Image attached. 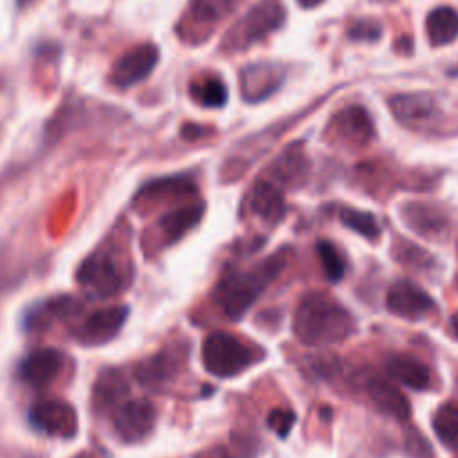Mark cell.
Wrapping results in <instances>:
<instances>
[{
    "label": "cell",
    "mask_w": 458,
    "mask_h": 458,
    "mask_svg": "<svg viewBox=\"0 0 458 458\" xmlns=\"http://www.w3.org/2000/svg\"><path fill=\"white\" fill-rule=\"evenodd\" d=\"M356 329L352 315L322 292L306 293L293 315V335L304 345H329L349 338Z\"/></svg>",
    "instance_id": "6da1fadb"
},
{
    "label": "cell",
    "mask_w": 458,
    "mask_h": 458,
    "mask_svg": "<svg viewBox=\"0 0 458 458\" xmlns=\"http://www.w3.org/2000/svg\"><path fill=\"white\" fill-rule=\"evenodd\" d=\"M286 267V250H277L247 270H231L220 277L213 297L220 310L233 320H240L268 284Z\"/></svg>",
    "instance_id": "7a4b0ae2"
},
{
    "label": "cell",
    "mask_w": 458,
    "mask_h": 458,
    "mask_svg": "<svg viewBox=\"0 0 458 458\" xmlns=\"http://www.w3.org/2000/svg\"><path fill=\"white\" fill-rule=\"evenodd\" d=\"M284 18L286 11L281 0H259L227 32L224 48L227 52H243L279 29Z\"/></svg>",
    "instance_id": "3957f363"
},
{
    "label": "cell",
    "mask_w": 458,
    "mask_h": 458,
    "mask_svg": "<svg viewBox=\"0 0 458 458\" xmlns=\"http://www.w3.org/2000/svg\"><path fill=\"white\" fill-rule=\"evenodd\" d=\"M254 361V351L231 333L213 331L202 342V365L215 377H234Z\"/></svg>",
    "instance_id": "277c9868"
},
{
    "label": "cell",
    "mask_w": 458,
    "mask_h": 458,
    "mask_svg": "<svg viewBox=\"0 0 458 458\" xmlns=\"http://www.w3.org/2000/svg\"><path fill=\"white\" fill-rule=\"evenodd\" d=\"M77 279L91 297L98 299L118 295L127 284L122 267L106 252L86 258L77 272Z\"/></svg>",
    "instance_id": "5b68a950"
},
{
    "label": "cell",
    "mask_w": 458,
    "mask_h": 458,
    "mask_svg": "<svg viewBox=\"0 0 458 458\" xmlns=\"http://www.w3.org/2000/svg\"><path fill=\"white\" fill-rule=\"evenodd\" d=\"M113 424L123 442H140L156 424V408L148 399H127L113 411Z\"/></svg>",
    "instance_id": "8992f818"
},
{
    "label": "cell",
    "mask_w": 458,
    "mask_h": 458,
    "mask_svg": "<svg viewBox=\"0 0 458 458\" xmlns=\"http://www.w3.org/2000/svg\"><path fill=\"white\" fill-rule=\"evenodd\" d=\"M29 417L36 429L57 438H72L79 428L75 408L59 399H47L34 404Z\"/></svg>",
    "instance_id": "52a82bcc"
},
{
    "label": "cell",
    "mask_w": 458,
    "mask_h": 458,
    "mask_svg": "<svg viewBox=\"0 0 458 458\" xmlns=\"http://www.w3.org/2000/svg\"><path fill=\"white\" fill-rule=\"evenodd\" d=\"M386 308L390 313L401 318L420 320L435 310V301L413 281L399 279L388 288Z\"/></svg>",
    "instance_id": "ba28073f"
},
{
    "label": "cell",
    "mask_w": 458,
    "mask_h": 458,
    "mask_svg": "<svg viewBox=\"0 0 458 458\" xmlns=\"http://www.w3.org/2000/svg\"><path fill=\"white\" fill-rule=\"evenodd\" d=\"M157 59L159 50L152 43L140 45L116 61L111 73V82L118 88H131L150 75Z\"/></svg>",
    "instance_id": "9c48e42d"
},
{
    "label": "cell",
    "mask_w": 458,
    "mask_h": 458,
    "mask_svg": "<svg viewBox=\"0 0 458 458\" xmlns=\"http://www.w3.org/2000/svg\"><path fill=\"white\" fill-rule=\"evenodd\" d=\"M129 315L127 306H109L91 313L77 329L75 338L84 345H102L114 338Z\"/></svg>",
    "instance_id": "30bf717a"
},
{
    "label": "cell",
    "mask_w": 458,
    "mask_h": 458,
    "mask_svg": "<svg viewBox=\"0 0 458 458\" xmlns=\"http://www.w3.org/2000/svg\"><path fill=\"white\" fill-rule=\"evenodd\" d=\"M329 129L338 141H344L351 147H363L374 138V123L370 114L361 106H347L338 111Z\"/></svg>",
    "instance_id": "8fae6325"
},
{
    "label": "cell",
    "mask_w": 458,
    "mask_h": 458,
    "mask_svg": "<svg viewBox=\"0 0 458 458\" xmlns=\"http://www.w3.org/2000/svg\"><path fill=\"white\" fill-rule=\"evenodd\" d=\"M284 70L276 63H252L242 70V95L249 102H259L279 89Z\"/></svg>",
    "instance_id": "7c38bea8"
},
{
    "label": "cell",
    "mask_w": 458,
    "mask_h": 458,
    "mask_svg": "<svg viewBox=\"0 0 458 458\" xmlns=\"http://www.w3.org/2000/svg\"><path fill=\"white\" fill-rule=\"evenodd\" d=\"M64 367V354L52 347L32 351L20 365L21 379L34 386L43 388L57 379Z\"/></svg>",
    "instance_id": "4fadbf2b"
},
{
    "label": "cell",
    "mask_w": 458,
    "mask_h": 458,
    "mask_svg": "<svg viewBox=\"0 0 458 458\" xmlns=\"http://www.w3.org/2000/svg\"><path fill=\"white\" fill-rule=\"evenodd\" d=\"M390 111L401 123L417 127L437 118L438 104L429 93H401L390 98Z\"/></svg>",
    "instance_id": "5bb4252c"
},
{
    "label": "cell",
    "mask_w": 458,
    "mask_h": 458,
    "mask_svg": "<svg viewBox=\"0 0 458 458\" xmlns=\"http://www.w3.org/2000/svg\"><path fill=\"white\" fill-rule=\"evenodd\" d=\"M249 208L252 215H256L267 224L281 222L286 213L284 193L281 186H277L270 179H259L250 190Z\"/></svg>",
    "instance_id": "9a60e30c"
},
{
    "label": "cell",
    "mask_w": 458,
    "mask_h": 458,
    "mask_svg": "<svg viewBox=\"0 0 458 458\" xmlns=\"http://www.w3.org/2000/svg\"><path fill=\"white\" fill-rule=\"evenodd\" d=\"M365 392H367L369 399L372 401V404L381 413H385L399 422H404L410 419V404L395 385H392L381 377H372L365 383Z\"/></svg>",
    "instance_id": "2e32d148"
},
{
    "label": "cell",
    "mask_w": 458,
    "mask_h": 458,
    "mask_svg": "<svg viewBox=\"0 0 458 458\" xmlns=\"http://www.w3.org/2000/svg\"><path fill=\"white\" fill-rule=\"evenodd\" d=\"M182 363V354L179 349L170 347L163 349L161 352L150 356L148 360L141 361L136 367V377L143 385H163L170 379H174L181 369Z\"/></svg>",
    "instance_id": "e0dca14e"
},
{
    "label": "cell",
    "mask_w": 458,
    "mask_h": 458,
    "mask_svg": "<svg viewBox=\"0 0 458 458\" xmlns=\"http://www.w3.org/2000/svg\"><path fill=\"white\" fill-rule=\"evenodd\" d=\"M386 374L397 383L411 390H428L431 386L429 367L415 356L410 354H392L385 363Z\"/></svg>",
    "instance_id": "ac0fdd59"
},
{
    "label": "cell",
    "mask_w": 458,
    "mask_h": 458,
    "mask_svg": "<svg viewBox=\"0 0 458 458\" xmlns=\"http://www.w3.org/2000/svg\"><path fill=\"white\" fill-rule=\"evenodd\" d=\"M129 388L118 370H106L98 376L93 386V404L98 411H114L125 399Z\"/></svg>",
    "instance_id": "d6986e66"
},
{
    "label": "cell",
    "mask_w": 458,
    "mask_h": 458,
    "mask_svg": "<svg viewBox=\"0 0 458 458\" xmlns=\"http://www.w3.org/2000/svg\"><path fill=\"white\" fill-rule=\"evenodd\" d=\"M401 216L410 229L426 236L440 234L447 227V218L437 208L422 202L404 204L401 208Z\"/></svg>",
    "instance_id": "ffe728a7"
},
{
    "label": "cell",
    "mask_w": 458,
    "mask_h": 458,
    "mask_svg": "<svg viewBox=\"0 0 458 458\" xmlns=\"http://www.w3.org/2000/svg\"><path fill=\"white\" fill-rule=\"evenodd\" d=\"M308 170V161L304 152L297 145H290L272 165V179L277 186H299Z\"/></svg>",
    "instance_id": "44dd1931"
},
{
    "label": "cell",
    "mask_w": 458,
    "mask_h": 458,
    "mask_svg": "<svg viewBox=\"0 0 458 458\" xmlns=\"http://www.w3.org/2000/svg\"><path fill=\"white\" fill-rule=\"evenodd\" d=\"M426 30L433 47H442L458 38V13L449 5L433 9L426 18Z\"/></svg>",
    "instance_id": "7402d4cb"
},
{
    "label": "cell",
    "mask_w": 458,
    "mask_h": 458,
    "mask_svg": "<svg viewBox=\"0 0 458 458\" xmlns=\"http://www.w3.org/2000/svg\"><path fill=\"white\" fill-rule=\"evenodd\" d=\"M202 215H204L202 202L190 204V206H184V208L166 213L159 220V227H161L163 234L168 238V242H175L182 234H186L190 229H193L199 224V220L202 218Z\"/></svg>",
    "instance_id": "603a6c76"
},
{
    "label": "cell",
    "mask_w": 458,
    "mask_h": 458,
    "mask_svg": "<svg viewBox=\"0 0 458 458\" xmlns=\"http://www.w3.org/2000/svg\"><path fill=\"white\" fill-rule=\"evenodd\" d=\"M433 431L438 440L453 451H458V406L453 403L442 404L431 419Z\"/></svg>",
    "instance_id": "cb8c5ba5"
},
{
    "label": "cell",
    "mask_w": 458,
    "mask_h": 458,
    "mask_svg": "<svg viewBox=\"0 0 458 458\" xmlns=\"http://www.w3.org/2000/svg\"><path fill=\"white\" fill-rule=\"evenodd\" d=\"M258 445L250 437L234 435L231 442L200 451L195 458H256Z\"/></svg>",
    "instance_id": "d4e9b609"
},
{
    "label": "cell",
    "mask_w": 458,
    "mask_h": 458,
    "mask_svg": "<svg viewBox=\"0 0 458 458\" xmlns=\"http://www.w3.org/2000/svg\"><path fill=\"white\" fill-rule=\"evenodd\" d=\"M236 0H191L190 16L197 25H215L225 18Z\"/></svg>",
    "instance_id": "484cf974"
},
{
    "label": "cell",
    "mask_w": 458,
    "mask_h": 458,
    "mask_svg": "<svg viewBox=\"0 0 458 458\" xmlns=\"http://www.w3.org/2000/svg\"><path fill=\"white\" fill-rule=\"evenodd\" d=\"M190 91L191 97L206 107H222L227 102V86L216 77L193 82Z\"/></svg>",
    "instance_id": "4316f807"
},
{
    "label": "cell",
    "mask_w": 458,
    "mask_h": 458,
    "mask_svg": "<svg viewBox=\"0 0 458 458\" xmlns=\"http://www.w3.org/2000/svg\"><path fill=\"white\" fill-rule=\"evenodd\" d=\"M340 220L345 227L352 229L354 233H358L369 240H376L381 233V227H379L376 216L369 211H358L354 208H342Z\"/></svg>",
    "instance_id": "83f0119b"
},
{
    "label": "cell",
    "mask_w": 458,
    "mask_h": 458,
    "mask_svg": "<svg viewBox=\"0 0 458 458\" xmlns=\"http://www.w3.org/2000/svg\"><path fill=\"white\" fill-rule=\"evenodd\" d=\"M315 249H317V254H318V259L322 263L327 281L338 283L345 274V259L340 254V250L327 240H318Z\"/></svg>",
    "instance_id": "f1b7e54d"
},
{
    "label": "cell",
    "mask_w": 458,
    "mask_h": 458,
    "mask_svg": "<svg viewBox=\"0 0 458 458\" xmlns=\"http://www.w3.org/2000/svg\"><path fill=\"white\" fill-rule=\"evenodd\" d=\"M79 311V304L70 299V297H61V299H54L50 302H47L45 306H41L34 315H32V322L36 326H48L52 324L55 318H66L73 313Z\"/></svg>",
    "instance_id": "f546056e"
},
{
    "label": "cell",
    "mask_w": 458,
    "mask_h": 458,
    "mask_svg": "<svg viewBox=\"0 0 458 458\" xmlns=\"http://www.w3.org/2000/svg\"><path fill=\"white\" fill-rule=\"evenodd\" d=\"M381 23L374 18H361L352 21L347 34L352 41H376L381 38Z\"/></svg>",
    "instance_id": "4dcf8cb0"
},
{
    "label": "cell",
    "mask_w": 458,
    "mask_h": 458,
    "mask_svg": "<svg viewBox=\"0 0 458 458\" xmlns=\"http://www.w3.org/2000/svg\"><path fill=\"white\" fill-rule=\"evenodd\" d=\"M295 411L288 408H274L267 415V426L281 438H286L292 426L295 424Z\"/></svg>",
    "instance_id": "1f68e13d"
},
{
    "label": "cell",
    "mask_w": 458,
    "mask_h": 458,
    "mask_svg": "<svg viewBox=\"0 0 458 458\" xmlns=\"http://www.w3.org/2000/svg\"><path fill=\"white\" fill-rule=\"evenodd\" d=\"M404 444H406L408 454H411L413 458H433V449H431L429 442L420 433H417L415 429H411L406 435Z\"/></svg>",
    "instance_id": "d6a6232c"
},
{
    "label": "cell",
    "mask_w": 458,
    "mask_h": 458,
    "mask_svg": "<svg viewBox=\"0 0 458 458\" xmlns=\"http://www.w3.org/2000/svg\"><path fill=\"white\" fill-rule=\"evenodd\" d=\"M394 48L401 54H411V38L410 36H401L395 43H394Z\"/></svg>",
    "instance_id": "836d02e7"
},
{
    "label": "cell",
    "mask_w": 458,
    "mask_h": 458,
    "mask_svg": "<svg viewBox=\"0 0 458 458\" xmlns=\"http://www.w3.org/2000/svg\"><path fill=\"white\" fill-rule=\"evenodd\" d=\"M206 129L200 127V125H184L182 127V136L188 138V140H193V138H199L200 134H204Z\"/></svg>",
    "instance_id": "e575fe53"
},
{
    "label": "cell",
    "mask_w": 458,
    "mask_h": 458,
    "mask_svg": "<svg viewBox=\"0 0 458 458\" xmlns=\"http://www.w3.org/2000/svg\"><path fill=\"white\" fill-rule=\"evenodd\" d=\"M322 0H299V4L304 7V9H311L315 5H318Z\"/></svg>",
    "instance_id": "d590c367"
},
{
    "label": "cell",
    "mask_w": 458,
    "mask_h": 458,
    "mask_svg": "<svg viewBox=\"0 0 458 458\" xmlns=\"http://www.w3.org/2000/svg\"><path fill=\"white\" fill-rule=\"evenodd\" d=\"M451 327H453V333H454L456 338H458V311L451 317Z\"/></svg>",
    "instance_id": "8d00e7d4"
},
{
    "label": "cell",
    "mask_w": 458,
    "mask_h": 458,
    "mask_svg": "<svg viewBox=\"0 0 458 458\" xmlns=\"http://www.w3.org/2000/svg\"><path fill=\"white\" fill-rule=\"evenodd\" d=\"M372 2H377V4H385V2H392V0H372Z\"/></svg>",
    "instance_id": "74e56055"
},
{
    "label": "cell",
    "mask_w": 458,
    "mask_h": 458,
    "mask_svg": "<svg viewBox=\"0 0 458 458\" xmlns=\"http://www.w3.org/2000/svg\"><path fill=\"white\" fill-rule=\"evenodd\" d=\"M23 2H30V0H20V4H23Z\"/></svg>",
    "instance_id": "f35d334b"
}]
</instances>
